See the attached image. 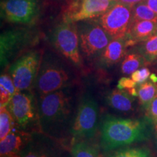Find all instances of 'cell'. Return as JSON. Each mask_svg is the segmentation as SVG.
<instances>
[{
    "instance_id": "2e32d148",
    "label": "cell",
    "mask_w": 157,
    "mask_h": 157,
    "mask_svg": "<svg viewBox=\"0 0 157 157\" xmlns=\"http://www.w3.org/2000/svg\"><path fill=\"white\" fill-rule=\"evenodd\" d=\"M109 105L113 109L121 112H128L133 109L134 99L127 91L124 90H113L107 98Z\"/></svg>"
},
{
    "instance_id": "4fadbf2b",
    "label": "cell",
    "mask_w": 157,
    "mask_h": 157,
    "mask_svg": "<svg viewBox=\"0 0 157 157\" xmlns=\"http://www.w3.org/2000/svg\"><path fill=\"white\" fill-rule=\"evenodd\" d=\"M157 33V22L151 21H132L126 36L127 47L146 40Z\"/></svg>"
},
{
    "instance_id": "277c9868",
    "label": "cell",
    "mask_w": 157,
    "mask_h": 157,
    "mask_svg": "<svg viewBox=\"0 0 157 157\" xmlns=\"http://www.w3.org/2000/svg\"><path fill=\"white\" fill-rule=\"evenodd\" d=\"M117 2L118 0H68L63 21L76 23L100 17Z\"/></svg>"
},
{
    "instance_id": "484cf974",
    "label": "cell",
    "mask_w": 157,
    "mask_h": 157,
    "mask_svg": "<svg viewBox=\"0 0 157 157\" xmlns=\"http://www.w3.org/2000/svg\"><path fill=\"white\" fill-rule=\"evenodd\" d=\"M137 84L136 82L132 79V78L122 77L118 82L117 88L119 90H128L129 89H132L133 87H135Z\"/></svg>"
},
{
    "instance_id": "8992f818",
    "label": "cell",
    "mask_w": 157,
    "mask_h": 157,
    "mask_svg": "<svg viewBox=\"0 0 157 157\" xmlns=\"http://www.w3.org/2000/svg\"><path fill=\"white\" fill-rule=\"evenodd\" d=\"M132 22V7L117 2L98 18V23L112 39L124 38Z\"/></svg>"
},
{
    "instance_id": "7a4b0ae2",
    "label": "cell",
    "mask_w": 157,
    "mask_h": 157,
    "mask_svg": "<svg viewBox=\"0 0 157 157\" xmlns=\"http://www.w3.org/2000/svg\"><path fill=\"white\" fill-rule=\"evenodd\" d=\"M50 40L57 50L76 66L82 65L79 52V35L78 26L74 23L63 22L52 31Z\"/></svg>"
},
{
    "instance_id": "7c38bea8",
    "label": "cell",
    "mask_w": 157,
    "mask_h": 157,
    "mask_svg": "<svg viewBox=\"0 0 157 157\" xmlns=\"http://www.w3.org/2000/svg\"><path fill=\"white\" fill-rule=\"evenodd\" d=\"M7 106L15 121L20 126H26L34 119L32 97L29 94L17 92Z\"/></svg>"
},
{
    "instance_id": "1f68e13d",
    "label": "cell",
    "mask_w": 157,
    "mask_h": 157,
    "mask_svg": "<svg viewBox=\"0 0 157 157\" xmlns=\"http://www.w3.org/2000/svg\"><path fill=\"white\" fill-rule=\"evenodd\" d=\"M1 157H21V156H20L18 154H13L5 155V156H3Z\"/></svg>"
},
{
    "instance_id": "8fae6325",
    "label": "cell",
    "mask_w": 157,
    "mask_h": 157,
    "mask_svg": "<svg viewBox=\"0 0 157 157\" xmlns=\"http://www.w3.org/2000/svg\"><path fill=\"white\" fill-rule=\"evenodd\" d=\"M69 76L64 68L57 65H46L39 69L36 84L41 96L58 91L64 87Z\"/></svg>"
},
{
    "instance_id": "ffe728a7",
    "label": "cell",
    "mask_w": 157,
    "mask_h": 157,
    "mask_svg": "<svg viewBox=\"0 0 157 157\" xmlns=\"http://www.w3.org/2000/svg\"><path fill=\"white\" fill-rule=\"evenodd\" d=\"M14 121L7 106L0 107V141L3 140L13 129Z\"/></svg>"
},
{
    "instance_id": "f1b7e54d",
    "label": "cell",
    "mask_w": 157,
    "mask_h": 157,
    "mask_svg": "<svg viewBox=\"0 0 157 157\" xmlns=\"http://www.w3.org/2000/svg\"><path fill=\"white\" fill-rule=\"evenodd\" d=\"M24 157H48V156H47L44 154H42V153L31 151V152H29L27 155H25Z\"/></svg>"
},
{
    "instance_id": "d6986e66",
    "label": "cell",
    "mask_w": 157,
    "mask_h": 157,
    "mask_svg": "<svg viewBox=\"0 0 157 157\" xmlns=\"http://www.w3.org/2000/svg\"><path fill=\"white\" fill-rule=\"evenodd\" d=\"M143 65H146V60L140 53L127 55L121 63V70L124 74H132Z\"/></svg>"
},
{
    "instance_id": "cb8c5ba5",
    "label": "cell",
    "mask_w": 157,
    "mask_h": 157,
    "mask_svg": "<svg viewBox=\"0 0 157 157\" xmlns=\"http://www.w3.org/2000/svg\"><path fill=\"white\" fill-rule=\"evenodd\" d=\"M151 71L148 68H142L135 71L131 74V78L137 84H140L146 82L150 77Z\"/></svg>"
},
{
    "instance_id": "4316f807",
    "label": "cell",
    "mask_w": 157,
    "mask_h": 157,
    "mask_svg": "<svg viewBox=\"0 0 157 157\" xmlns=\"http://www.w3.org/2000/svg\"><path fill=\"white\" fill-rule=\"evenodd\" d=\"M118 2L130 7H133L137 4L145 2V0H118Z\"/></svg>"
},
{
    "instance_id": "52a82bcc",
    "label": "cell",
    "mask_w": 157,
    "mask_h": 157,
    "mask_svg": "<svg viewBox=\"0 0 157 157\" xmlns=\"http://www.w3.org/2000/svg\"><path fill=\"white\" fill-rule=\"evenodd\" d=\"M78 30L80 48L87 58L102 54L113 39L98 23H82Z\"/></svg>"
},
{
    "instance_id": "44dd1931",
    "label": "cell",
    "mask_w": 157,
    "mask_h": 157,
    "mask_svg": "<svg viewBox=\"0 0 157 157\" xmlns=\"http://www.w3.org/2000/svg\"><path fill=\"white\" fill-rule=\"evenodd\" d=\"M132 21H151L157 22V14L146 3H139L132 7Z\"/></svg>"
},
{
    "instance_id": "ac0fdd59",
    "label": "cell",
    "mask_w": 157,
    "mask_h": 157,
    "mask_svg": "<svg viewBox=\"0 0 157 157\" xmlns=\"http://www.w3.org/2000/svg\"><path fill=\"white\" fill-rule=\"evenodd\" d=\"M138 50L146 65L157 62V33L141 42Z\"/></svg>"
},
{
    "instance_id": "f546056e",
    "label": "cell",
    "mask_w": 157,
    "mask_h": 157,
    "mask_svg": "<svg viewBox=\"0 0 157 157\" xmlns=\"http://www.w3.org/2000/svg\"><path fill=\"white\" fill-rule=\"evenodd\" d=\"M153 132H154L155 144H156V147L157 149V123L154 124V125H153Z\"/></svg>"
},
{
    "instance_id": "6da1fadb",
    "label": "cell",
    "mask_w": 157,
    "mask_h": 157,
    "mask_svg": "<svg viewBox=\"0 0 157 157\" xmlns=\"http://www.w3.org/2000/svg\"><path fill=\"white\" fill-rule=\"evenodd\" d=\"M154 124L146 119H121L107 116L101 126V146L104 151H112L151 138Z\"/></svg>"
},
{
    "instance_id": "ba28073f",
    "label": "cell",
    "mask_w": 157,
    "mask_h": 157,
    "mask_svg": "<svg viewBox=\"0 0 157 157\" xmlns=\"http://www.w3.org/2000/svg\"><path fill=\"white\" fill-rule=\"evenodd\" d=\"M70 111V101L62 90L42 96L39 105V115L44 124L61 121Z\"/></svg>"
},
{
    "instance_id": "603a6c76",
    "label": "cell",
    "mask_w": 157,
    "mask_h": 157,
    "mask_svg": "<svg viewBox=\"0 0 157 157\" xmlns=\"http://www.w3.org/2000/svg\"><path fill=\"white\" fill-rule=\"evenodd\" d=\"M109 157H152L147 148H125L117 150Z\"/></svg>"
},
{
    "instance_id": "4dcf8cb0",
    "label": "cell",
    "mask_w": 157,
    "mask_h": 157,
    "mask_svg": "<svg viewBox=\"0 0 157 157\" xmlns=\"http://www.w3.org/2000/svg\"><path fill=\"white\" fill-rule=\"evenodd\" d=\"M150 80L153 82H154V83H157V76L155 74H152L150 75Z\"/></svg>"
},
{
    "instance_id": "d4e9b609",
    "label": "cell",
    "mask_w": 157,
    "mask_h": 157,
    "mask_svg": "<svg viewBox=\"0 0 157 157\" xmlns=\"http://www.w3.org/2000/svg\"><path fill=\"white\" fill-rule=\"evenodd\" d=\"M146 110V117L152 121L153 124L157 123V96L151 102L150 105Z\"/></svg>"
},
{
    "instance_id": "5bb4252c",
    "label": "cell",
    "mask_w": 157,
    "mask_h": 157,
    "mask_svg": "<svg viewBox=\"0 0 157 157\" xmlns=\"http://www.w3.org/2000/svg\"><path fill=\"white\" fill-rule=\"evenodd\" d=\"M29 140V134L23 131H18L13 127L8 135L3 140L0 141V155L3 156L8 154H17Z\"/></svg>"
},
{
    "instance_id": "5b68a950",
    "label": "cell",
    "mask_w": 157,
    "mask_h": 157,
    "mask_svg": "<svg viewBox=\"0 0 157 157\" xmlns=\"http://www.w3.org/2000/svg\"><path fill=\"white\" fill-rule=\"evenodd\" d=\"M2 18L13 23L29 24L38 18L41 12L39 0H2Z\"/></svg>"
},
{
    "instance_id": "9c48e42d",
    "label": "cell",
    "mask_w": 157,
    "mask_h": 157,
    "mask_svg": "<svg viewBox=\"0 0 157 157\" xmlns=\"http://www.w3.org/2000/svg\"><path fill=\"white\" fill-rule=\"evenodd\" d=\"M98 105L93 98H85L78 108L71 133L74 137L91 138L98 126Z\"/></svg>"
},
{
    "instance_id": "9a60e30c",
    "label": "cell",
    "mask_w": 157,
    "mask_h": 157,
    "mask_svg": "<svg viewBox=\"0 0 157 157\" xmlns=\"http://www.w3.org/2000/svg\"><path fill=\"white\" fill-rule=\"evenodd\" d=\"M127 48L126 36L124 38L113 39L102 52V62L106 66L117 63L125 56Z\"/></svg>"
},
{
    "instance_id": "30bf717a",
    "label": "cell",
    "mask_w": 157,
    "mask_h": 157,
    "mask_svg": "<svg viewBox=\"0 0 157 157\" xmlns=\"http://www.w3.org/2000/svg\"><path fill=\"white\" fill-rule=\"evenodd\" d=\"M34 36L30 31L11 30L4 32L0 37V58L2 67L5 66L17 54L32 43Z\"/></svg>"
},
{
    "instance_id": "e0dca14e",
    "label": "cell",
    "mask_w": 157,
    "mask_h": 157,
    "mask_svg": "<svg viewBox=\"0 0 157 157\" xmlns=\"http://www.w3.org/2000/svg\"><path fill=\"white\" fill-rule=\"evenodd\" d=\"M139 103L143 109H146L151 102L157 96V84L150 81H146L139 84L137 89Z\"/></svg>"
},
{
    "instance_id": "7402d4cb",
    "label": "cell",
    "mask_w": 157,
    "mask_h": 157,
    "mask_svg": "<svg viewBox=\"0 0 157 157\" xmlns=\"http://www.w3.org/2000/svg\"><path fill=\"white\" fill-rule=\"evenodd\" d=\"M73 157H99L98 151L95 147L85 142H78L71 148Z\"/></svg>"
},
{
    "instance_id": "3957f363",
    "label": "cell",
    "mask_w": 157,
    "mask_h": 157,
    "mask_svg": "<svg viewBox=\"0 0 157 157\" xmlns=\"http://www.w3.org/2000/svg\"><path fill=\"white\" fill-rule=\"evenodd\" d=\"M41 65V54L31 51L23 55L10 67V75L17 92L28 90L36 83Z\"/></svg>"
},
{
    "instance_id": "83f0119b",
    "label": "cell",
    "mask_w": 157,
    "mask_h": 157,
    "mask_svg": "<svg viewBox=\"0 0 157 157\" xmlns=\"http://www.w3.org/2000/svg\"><path fill=\"white\" fill-rule=\"evenodd\" d=\"M145 3L157 14V0H145Z\"/></svg>"
}]
</instances>
